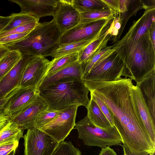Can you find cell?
I'll return each instance as SVG.
<instances>
[{
	"instance_id": "cell-1",
	"label": "cell",
	"mask_w": 155,
	"mask_h": 155,
	"mask_svg": "<svg viewBox=\"0 0 155 155\" xmlns=\"http://www.w3.org/2000/svg\"><path fill=\"white\" fill-rule=\"evenodd\" d=\"M84 83L90 93L108 107L123 144L134 152L150 154L155 150V144L147 132L134 101L131 78L125 77L115 81Z\"/></svg>"
},
{
	"instance_id": "cell-2",
	"label": "cell",
	"mask_w": 155,
	"mask_h": 155,
	"mask_svg": "<svg viewBox=\"0 0 155 155\" xmlns=\"http://www.w3.org/2000/svg\"><path fill=\"white\" fill-rule=\"evenodd\" d=\"M137 84L155 70V49L149 30L137 40L122 38L111 46Z\"/></svg>"
},
{
	"instance_id": "cell-3",
	"label": "cell",
	"mask_w": 155,
	"mask_h": 155,
	"mask_svg": "<svg viewBox=\"0 0 155 155\" xmlns=\"http://www.w3.org/2000/svg\"><path fill=\"white\" fill-rule=\"evenodd\" d=\"M39 91L50 110L59 111L73 105L86 107L90 100L84 81L74 79L61 80Z\"/></svg>"
},
{
	"instance_id": "cell-4",
	"label": "cell",
	"mask_w": 155,
	"mask_h": 155,
	"mask_svg": "<svg viewBox=\"0 0 155 155\" xmlns=\"http://www.w3.org/2000/svg\"><path fill=\"white\" fill-rule=\"evenodd\" d=\"M61 34L53 19L49 22H39L23 39L5 46L10 50H18L22 54L45 58L60 46Z\"/></svg>"
},
{
	"instance_id": "cell-5",
	"label": "cell",
	"mask_w": 155,
	"mask_h": 155,
	"mask_svg": "<svg viewBox=\"0 0 155 155\" xmlns=\"http://www.w3.org/2000/svg\"><path fill=\"white\" fill-rule=\"evenodd\" d=\"M122 76L131 78L123 61L114 49L111 48L94 64L83 80L84 81H113L121 79Z\"/></svg>"
},
{
	"instance_id": "cell-6",
	"label": "cell",
	"mask_w": 155,
	"mask_h": 155,
	"mask_svg": "<svg viewBox=\"0 0 155 155\" xmlns=\"http://www.w3.org/2000/svg\"><path fill=\"white\" fill-rule=\"evenodd\" d=\"M75 127L78 138L86 145L102 148L122 145L121 137L114 126L106 129L101 128L94 124L87 115L75 123Z\"/></svg>"
},
{
	"instance_id": "cell-7",
	"label": "cell",
	"mask_w": 155,
	"mask_h": 155,
	"mask_svg": "<svg viewBox=\"0 0 155 155\" xmlns=\"http://www.w3.org/2000/svg\"><path fill=\"white\" fill-rule=\"evenodd\" d=\"M24 155H52L59 143L41 129H28L23 137Z\"/></svg>"
},
{
	"instance_id": "cell-8",
	"label": "cell",
	"mask_w": 155,
	"mask_h": 155,
	"mask_svg": "<svg viewBox=\"0 0 155 155\" xmlns=\"http://www.w3.org/2000/svg\"><path fill=\"white\" fill-rule=\"evenodd\" d=\"M79 106L72 105L60 110L58 114L53 120L40 129L50 135L58 143L64 141L74 128Z\"/></svg>"
},
{
	"instance_id": "cell-9",
	"label": "cell",
	"mask_w": 155,
	"mask_h": 155,
	"mask_svg": "<svg viewBox=\"0 0 155 155\" xmlns=\"http://www.w3.org/2000/svg\"><path fill=\"white\" fill-rule=\"evenodd\" d=\"M39 93L37 88L20 87L7 102L5 113L10 120L13 119L32 104L37 99Z\"/></svg>"
},
{
	"instance_id": "cell-10",
	"label": "cell",
	"mask_w": 155,
	"mask_h": 155,
	"mask_svg": "<svg viewBox=\"0 0 155 155\" xmlns=\"http://www.w3.org/2000/svg\"><path fill=\"white\" fill-rule=\"evenodd\" d=\"M114 18L103 19L88 23H79L74 27L61 34L59 41L60 46L92 37L110 19Z\"/></svg>"
},
{
	"instance_id": "cell-11",
	"label": "cell",
	"mask_w": 155,
	"mask_h": 155,
	"mask_svg": "<svg viewBox=\"0 0 155 155\" xmlns=\"http://www.w3.org/2000/svg\"><path fill=\"white\" fill-rule=\"evenodd\" d=\"M50 61L42 56H32L23 73L20 87L38 88L45 77Z\"/></svg>"
},
{
	"instance_id": "cell-12",
	"label": "cell",
	"mask_w": 155,
	"mask_h": 155,
	"mask_svg": "<svg viewBox=\"0 0 155 155\" xmlns=\"http://www.w3.org/2000/svg\"><path fill=\"white\" fill-rule=\"evenodd\" d=\"M53 18L62 34L75 26L80 21V13L72 0H58Z\"/></svg>"
},
{
	"instance_id": "cell-13",
	"label": "cell",
	"mask_w": 155,
	"mask_h": 155,
	"mask_svg": "<svg viewBox=\"0 0 155 155\" xmlns=\"http://www.w3.org/2000/svg\"><path fill=\"white\" fill-rule=\"evenodd\" d=\"M31 57L22 54L19 61L0 80V99L6 97L20 87L25 68Z\"/></svg>"
},
{
	"instance_id": "cell-14",
	"label": "cell",
	"mask_w": 155,
	"mask_h": 155,
	"mask_svg": "<svg viewBox=\"0 0 155 155\" xmlns=\"http://www.w3.org/2000/svg\"><path fill=\"white\" fill-rule=\"evenodd\" d=\"M58 0H9L20 7V13L27 14L39 19L42 17L53 16Z\"/></svg>"
},
{
	"instance_id": "cell-15",
	"label": "cell",
	"mask_w": 155,
	"mask_h": 155,
	"mask_svg": "<svg viewBox=\"0 0 155 155\" xmlns=\"http://www.w3.org/2000/svg\"><path fill=\"white\" fill-rule=\"evenodd\" d=\"M83 72V67L78 60L50 75L45 76L37 89L39 91L51 84L66 78L84 81Z\"/></svg>"
},
{
	"instance_id": "cell-16",
	"label": "cell",
	"mask_w": 155,
	"mask_h": 155,
	"mask_svg": "<svg viewBox=\"0 0 155 155\" xmlns=\"http://www.w3.org/2000/svg\"><path fill=\"white\" fill-rule=\"evenodd\" d=\"M131 92L142 123L152 141L155 144V121L152 118L140 91L137 85H132Z\"/></svg>"
},
{
	"instance_id": "cell-17",
	"label": "cell",
	"mask_w": 155,
	"mask_h": 155,
	"mask_svg": "<svg viewBox=\"0 0 155 155\" xmlns=\"http://www.w3.org/2000/svg\"><path fill=\"white\" fill-rule=\"evenodd\" d=\"M48 106L39 95L36 100L18 116L10 120L24 130L34 126L38 114L46 109Z\"/></svg>"
},
{
	"instance_id": "cell-18",
	"label": "cell",
	"mask_w": 155,
	"mask_h": 155,
	"mask_svg": "<svg viewBox=\"0 0 155 155\" xmlns=\"http://www.w3.org/2000/svg\"><path fill=\"white\" fill-rule=\"evenodd\" d=\"M155 7L145 9L143 14L137 21H134L129 29L123 38L137 40L141 38L155 22Z\"/></svg>"
},
{
	"instance_id": "cell-19",
	"label": "cell",
	"mask_w": 155,
	"mask_h": 155,
	"mask_svg": "<svg viewBox=\"0 0 155 155\" xmlns=\"http://www.w3.org/2000/svg\"><path fill=\"white\" fill-rule=\"evenodd\" d=\"M136 85L140 89L151 117L155 121V70Z\"/></svg>"
},
{
	"instance_id": "cell-20",
	"label": "cell",
	"mask_w": 155,
	"mask_h": 155,
	"mask_svg": "<svg viewBox=\"0 0 155 155\" xmlns=\"http://www.w3.org/2000/svg\"><path fill=\"white\" fill-rule=\"evenodd\" d=\"M112 36L111 26L109 31L105 35L93 41L79 52L78 61L83 68L95 53L107 46V43Z\"/></svg>"
},
{
	"instance_id": "cell-21",
	"label": "cell",
	"mask_w": 155,
	"mask_h": 155,
	"mask_svg": "<svg viewBox=\"0 0 155 155\" xmlns=\"http://www.w3.org/2000/svg\"><path fill=\"white\" fill-rule=\"evenodd\" d=\"M87 116L90 120L96 126L103 129H107L112 127L103 113L98 105L92 99L86 107Z\"/></svg>"
},
{
	"instance_id": "cell-22",
	"label": "cell",
	"mask_w": 155,
	"mask_h": 155,
	"mask_svg": "<svg viewBox=\"0 0 155 155\" xmlns=\"http://www.w3.org/2000/svg\"><path fill=\"white\" fill-rule=\"evenodd\" d=\"M24 130L10 120L0 132V145L4 143L19 141L23 137Z\"/></svg>"
},
{
	"instance_id": "cell-23",
	"label": "cell",
	"mask_w": 155,
	"mask_h": 155,
	"mask_svg": "<svg viewBox=\"0 0 155 155\" xmlns=\"http://www.w3.org/2000/svg\"><path fill=\"white\" fill-rule=\"evenodd\" d=\"M22 54L18 50H10L0 60V80L19 61Z\"/></svg>"
},
{
	"instance_id": "cell-24",
	"label": "cell",
	"mask_w": 155,
	"mask_h": 155,
	"mask_svg": "<svg viewBox=\"0 0 155 155\" xmlns=\"http://www.w3.org/2000/svg\"><path fill=\"white\" fill-rule=\"evenodd\" d=\"M78 52L67 54L57 58H54L50 61L45 76L50 75L78 61Z\"/></svg>"
},
{
	"instance_id": "cell-25",
	"label": "cell",
	"mask_w": 155,
	"mask_h": 155,
	"mask_svg": "<svg viewBox=\"0 0 155 155\" xmlns=\"http://www.w3.org/2000/svg\"><path fill=\"white\" fill-rule=\"evenodd\" d=\"M72 3L80 13L93 11H110L102 0H72Z\"/></svg>"
},
{
	"instance_id": "cell-26",
	"label": "cell",
	"mask_w": 155,
	"mask_h": 155,
	"mask_svg": "<svg viewBox=\"0 0 155 155\" xmlns=\"http://www.w3.org/2000/svg\"><path fill=\"white\" fill-rule=\"evenodd\" d=\"M80 14V23H85L114 18L116 14L110 11H93L81 12Z\"/></svg>"
},
{
	"instance_id": "cell-27",
	"label": "cell",
	"mask_w": 155,
	"mask_h": 155,
	"mask_svg": "<svg viewBox=\"0 0 155 155\" xmlns=\"http://www.w3.org/2000/svg\"><path fill=\"white\" fill-rule=\"evenodd\" d=\"M11 15L12 19L1 32L7 31L31 22L39 21V20L28 14L20 12L13 13Z\"/></svg>"
},
{
	"instance_id": "cell-28",
	"label": "cell",
	"mask_w": 155,
	"mask_h": 155,
	"mask_svg": "<svg viewBox=\"0 0 155 155\" xmlns=\"http://www.w3.org/2000/svg\"><path fill=\"white\" fill-rule=\"evenodd\" d=\"M59 112L60 110H50L48 108L42 111L36 118L34 127L41 129L53 120Z\"/></svg>"
},
{
	"instance_id": "cell-29",
	"label": "cell",
	"mask_w": 155,
	"mask_h": 155,
	"mask_svg": "<svg viewBox=\"0 0 155 155\" xmlns=\"http://www.w3.org/2000/svg\"><path fill=\"white\" fill-rule=\"evenodd\" d=\"M52 155H82L81 152L71 141L59 143Z\"/></svg>"
},
{
	"instance_id": "cell-30",
	"label": "cell",
	"mask_w": 155,
	"mask_h": 155,
	"mask_svg": "<svg viewBox=\"0 0 155 155\" xmlns=\"http://www.w3.org/2000/svg\"><path fill=\"white\" fill-rule=\"evenodd\" d=\"M111 48V46H107L95 53L84 67L83 77L90 71L94 64L104 54Z\"/></svg>"
},
{
	"instance_id": "cell-31",
	"label": "cell",
	"mask_w": 155,
	"mask_h": 155,
	"mask_svg": "<svg viewBox=\"0 0 155 155\" xmlns=\"http://www.w3.org/2000/svg\"><path fill=\"white\" fill-rule=\"evenodd\" d=\"M39 21H35L21 25L11 30L0 32V38L15 34L30 32L37 25Z\"/></svg>"
},
{
	"instance_id": "cell-32",
	"label": "cell",
	"mask_w": 155,
	"mask_h": 155,
	"mask_svg": "<svg viewBox=\"0 0 155 155\" xmlns=\"http://www.w3.org/2000/svg\"><path fill=\"white\" fill-rule=\"evenodd\" d=\"M30 32L12 34L0 38V45L5 46L18 41L24 38Z\"/></svg>"
},
{
	"instance_id": "cell-33",
	"label": "cell",
	"mask_w": 155,
	"mask_h": 155,
	"mask_svg": "<svg viewBox=\"0 0 155 155\" xmlns=\"http://www.w3.org/2000/svg\"><path fill=\"white\" fill-rule=\"evenodd\" d=\"M90 96L91 98L96 103L111 126H114L113 117L108 107L101 99L97 96L91 93Z\"/></svg>"
},
{
	"instance_id": "cell-34",
	"label": "cell",
	"mask_w": 155,
	"mask_h": 155,
	"mask_svg": "<svg viewBox=\"0 0 155 155\" xmlns=\"http://www.w3.org/2000/svg\"><path fill=\"white\" fill-rule=\"evenodd\" d=\"M19 142L15 141L3 143L0 145V155H7L17 148Z\"/></svg>"
},
{
	"instance_id": "cell-35",
	"label": "cell",
	"mask_w": 155,
	"mask_h": 155,
	"mask_svg": "<svg viewBox=\"0 0 155 155\" xmlns=\"http://www.w3.org/2000/svg\"><path fill=\"white\" fill-rule=\"evenodd\" d=\"M109 7L110 11L117 14L119 12L118 0H102Z\"/></svg>"
},
{
	"instance_id": "cell-36",
	"label": "cell",
	"mask_w": 155,
	"mask_h": 155,
	"mask_svg": "<svg viewBox=\"0 0 155 155\" xmlns=\"http://www.w3.org/2000/svg\"><path fill=\"white\" fill-rule=\"evenodd\" d=\"M119 6V12L124 13L128 10V6L131 0H118Z\"/></svg>"
},
{
	"instance_id": "cell-37",
	"label": "cell",
	"mask_w": 155,
	"mask_h": 155,
	"mask_svg": "<svg viewBox=\"0 0 155 155\" xmlns=\"http://www.w3.org/2000/svg\"><path fill=\"white\" fill-rule=\"evenodd\" d=\"M10 120V118L5 112L0 114V132Z\"/></svg>"
},
{
	"instance_id": "cell-38",
	"label": "cell",
	"mask_w": 155,
	"mask_h": 155,
	"mask_svg": "<svg viewBox=\"0 0 155 155\" xmlns=\"http://www.w3.org/2000/svg\"><path fill=\"white\" fill-rule=\"evenodd\" d=\"M121 146L123 149V155H148L149 154L146 152H134L132 151L124 144Z\"/></svg>"
},
{
	"instance_id": "cell-39",
	"label": "cell",
	"mask_w": 155,
	"mask_h": 155,
	"mask_svg": "<svg viewBox=\"0 0 155 155\" xmlns=\"http://www.w3.org/2000/svg\"><path fill=\"white\" fill-rule=\"evenodd\" d=\"M17 89L13 91L6 97L0 99V114L5 112V108L7 102Z\"/></svg>"
},
{
	"instance_id": "cell-40",
	"label": "cell",
	"mask_w": 155,
	"mask_h": 155,
	"mask_svg": "<svg viewBox=\"0 0 155 155\" xmlns=\"http://www.w3.org/2000/svg\"><path fill=\"white\" fill-rule=\"evenodd\" d=\"M12 18L11 15L5 17L0 16V32L8 24Z\"/></svg>"
},
{
	"instance_id": "cell-41",
	"label": "cell",
	"mask_w": 155,
	"mask_h": 155,
	"mask_svg": "<svg viewBox=\"0 0 155 155\" xmlns=\"http://www.w3.org/2000/svg\"><path fill=\"white\" fill-rule=\"evenodd\" d=\"M149 35L153 48L155 49V21L149 29Z\"/></svg>"
},
{
	"instance_id": "cell-42",
	"label": "cell",
	"mask_w": 155,
	"mask_h": 155,
	"mask_svg": "<svg viewBox=\"0 0 155 155\" xmlns=\"http://www.w3.org/2000/svg\"><path fill=\"white\" fill-rule=\"evenodd\" d=\"M98 155H117L113 149L109 146L101 148L99 153Z\"/></svg>"
},
{
	"instance_id": "cell-43",
	"label": "cell",
	"mask_w": 155,
	"mask_h": 155,
	"mask_svg": "<svg viewBox=\"0 0 155 155\" xmlns=\"http://www.w3.org/2000/svg\"><path fill=\"white\" fill-rule=\"evenodd\" d=\"M10 50L5 46L0 45V60Z\"/></svg>"
},
{
	"instance_id": "cell-44",
	"label": "cell",
	"mask_w": 155,
	"mask_h": 155,
	"mask_svg": "<svg viewBox=\"0 0 155 155\" xmlns=\"http://www.w3.org/2000/svg\"><path fill=\"white\" fill-rule=\"evenodd\" d=\"M15 150H14L7 155H15Z\"/></svg>"
},
{
	"instance_id": "cell-45",
	"label": "cell",
	"mask_w": 155,
	"mask_h": 155,
	"mask_svg": "<svg viewBox=\"0 0 155 155\" xmlns=\"http://www.w3.org/2000/svg\"><path fill=\"white\" fill-rule=\"evenodd\" d=\"M150 155H155V150L152 153L149 154Z\"/></svg>"
}]
</instances>
